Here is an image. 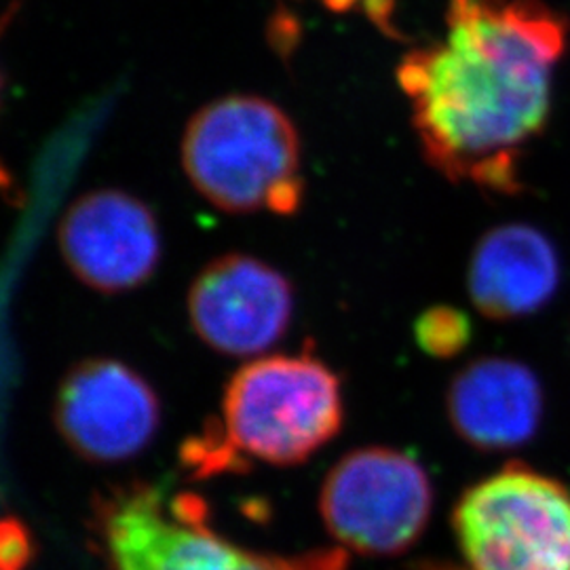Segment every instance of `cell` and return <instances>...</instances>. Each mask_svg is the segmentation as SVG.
I'll return each instance as SVG.
<instances>
[{
	"label": "cell",
	"mask_w": 570,
	"mask_h": 570,
	"mask_svg": "<svg viewBox=\"0 0 570 570\" xmlns=\"http://www.w3.org/2000/svg\"><path fill=\"white\" fill-rule=\"evenodd\" d=\"M569 42V18L546 0H449L446 35L395 70L425 161L449 183L520 195Z\"/></svg>",
	"instance_id": "obj_1"
},
{
	"label": "cell",
	"mask_w": 570,
	"mask_h": 570,
	"mask_svg": "<svg viewBox=\"0 0 570 570\" xmlns=\"http://www.w3.org/2000/svg\"><path fill=\"white\" fill-rule=\"evenodd\" d=\"M343 387L308 355H268L245 364L226 385L220 425L188 444L184 456L199 475L237 468L242 459L296 465L341 431Z\"/></svg>",
	"instance_id": "obj_2"
},
{
	"label": "cell",
	"mask_w": 570,
	"mask_h": 570,
	"mask_svg": "<svg viewBox=\"0 0 570 570\" xmlns=\"http://www.w3.org/2000/svg\"><path fill=\"white\" fill-rule=\"evenodd\" d=\"M183 165L190 184L226 214L292 216L305 195L301 138L277 104L225 96L186 125Z\"/></svg>",
	"instance_id": "obj_3"
},
{
	"label": "cell",
	"mask_w": 570,
	"mask_h": 570,
	"mask_svg": "<svg viewBox=\"0 0 570 570\" xmlns=\"http://www.w3.org/2000/svg\"><path fill=\"white\" fill-rule=\"evenodd\" d=\"M96 530L115 570H346L343 550L294 558L244 550L207 524L193 494L169 497L140 482L104 494Z\"/></svg>",
	"instance_id": "obj_4"
},
{
	"label": "cell",
	"mask_w": 570,
	"mask_h": 570,
	"mask_svg": "<svg viewBox=\"0 0 570 570\" xmlns=\"http://www.w3.org/2000/svg\"><path fill=\"white\" fill-rule=\"evenodd\" d=\"M454 530L471 570H570V490L524 465L471 487Z\"/></svg>",
	"instance_id": "obj_5"
},
{
	"label": "cell",
	"mask_w": 570,
	"mask_h": 570,
	"mask_svg": "<svg viewBox=\"0 0 570 570\" xmlns=\"http://www.w3.org/2000/svg\"><path fill=\"white\" fill-rule=\"evenodd\" d=\"M431 505L428 471L391 449L346 454L327 473L320 501L334 539L366 556L406 551L428 527Z\"/></svg>",
	"instance_id": "obj_6"
},
{
	"label": "cell",
	"mask_w": 570,
	"mask_h": 570,
	"mask_svg": "<svg viewBox=\"0 0 570 570\" xmlns=\"http://www.w3.org/2000/svg\"><path fill=\"white\" fill-rule=\"evenodd\" d=\"M294 287L282 271L249 254H225L188 289V320L205 345L233 357L261 355L282 341Z\"/></svg>",
	"instance_id": "obj_7"
},
{
	"label": "cell",
	"mask_w": 570,
	"mask_h": 570,
	"mask_svg": "<svg viewBox=\"0 0 570 570\" xmlns=\"http://www.w3.org/2000/svg\"><path fill=\"white\" fill-rule=\"evenodd\" d=\"M58 244L75 277L104 294L140 287L161 263L157 216L138 197L117 188L91 190L70 205Z\"/></svg>",
	"instance_id": "obj_8"
},
{
	"label": "cell",
	"mask_w": 570,
	"mask_h": 570,
	"mask_svg": "<svg viewBox=\"0 0 570 570\" xmlns=\"http://www.w3.org/2000/svg\"><path fill=\"white\" fill-rule=\"evenodd\" d=\"M56 421L82 456L117 463L142 452L155 438L161 407L142 376L117 360H87L61 381Z\"/></svg>",
	"instance_id": "obj_9"
},
{
	"label": "cell",
	"mask_w": 570,
	"mask_h": 570,
	"mask_svg": "<svg viewBox=\"0 0 570 570\" xmlns=\"http://www.w3.org/2000/svg\"><path fill=\"white\" fill-rule=\"evenodd\" d=\"M562 282L560 252L550 237L524 223L494 226L469 261L471 303L494 322H513L550 305Z\"/></svg>",
	"instance_id": "obj_10"
},
{
	"label": "cell",
	"mask_w": 570,
	"mask_h": 570,
	"mask_svg": "<svg viewBox=\"0 0 570 570\" xmlns=\"http://www.w3.org/2000/svg\"><path fill=\"white\" fill-rule=\"evenodd\" d=\"M449 414L469 444L482 450L522 446L543 416V387L527 364L480 357L450 383Z\"/></svg>",
	"instance_id": "obj_11"
},
{
	"label": "cell",
	"mask_w": 570,
	"mask_h": 570,
	"mask_svg": "<svg viewBox=\"0 0 570 570\" xmlns=\"http://www.w3.org/2000/svg\"><path fill=\"white\" fill-rule=\"evenodd\" d=\"M473 326L461 308L438 305L428 308L414 324L419 346L433 357L450 360L471 343Z\"/></svg>",
	"instance_id": "obj_12"
},
{
	"label": "cell",
	"mask_w": 570,
	"mask_h": 570,
	"mask_svg": "<svg viewBox=\"0 0 570 570\" xmlns=\"http://www.w3.org/2000/svg\"><path fill=\"white\" fill-rule=\"evenodd\" d=\"M330 9L334 11H348L353 7H362V11L367 13L370 21H374L383 32L395 37V26H393V0H324Z\"/></svg>",
	"instance_id": "obj_13"
}]
</instances>
